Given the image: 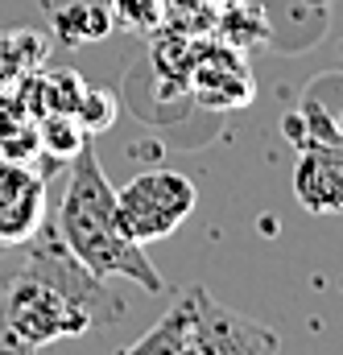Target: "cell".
Listing matches in <instances>:
<instances>
[{"label":"cell","mask_w":343,"mask_h":355,"mask_svg":"<svg viewBox=\"0 0 343 355\" xmlns=\"http://www.w3.org/2000/svg\"><path fill=\"white\" fill-rule=\"evenodd\" d=\"M298 112L306 120V145H343V75H319L302 91Z\"/></svg>","instance_id":"obj_7"},{"label":"cell","mask_w":343,"mask_h":355,"mask_svg":"<svg viewBox=\"0 0 343 355\" xmlns=\"http://www.w3.org/2000/svg\"><path fill=\"white\" fill-rule=\"evenodd\" d=\"M75 120L83 124V132H103V128H112V120H116V99H112L108 91L83 87L79 103H75Z\"/></svg>","instance_id":"obj_12"},{"label":"cell","mask_w":343,"mask_h":355,"mask_svg":"<svg viewBox=\"0 0 343 355\" xmlns=\"http://www.w3.org/2000/svg\"><path fill=\"white\" fill-rule=\"evenodd\" d=\"M194 202H199L194 182L186 174H174V170H145V174L133 178L128 186L116 190L120 227L137 244H153V240L174 236L190 219Z\"/></svg>","instance_id":"obj_3"},{"label":"cell","mask_w":343,"mask_h":355,"mask_svg":"<svg viewBox=\"0 0 343 355\" xmlns=\"http://www.w3.org/2000/svg\"><path fill=\"white\" fill-rule=\"evenodd\" d=\"M112 29H137L149 33L166 21V0H108Z\"/></svg>","instance_id":"obj_11"},{"label":"cell","mask_w":343,"mask_h":355,"mask_svg":"<svg viewBox=\"0 0 343 355\" xmlns=\"http://www.w3.org/2000/svg\"><path fill=\"white\" fill-rule=\"evenodd\" d=\"M182 355H199V352H194V347H186V352H182Z\"/></svg>","instance_id":"obj_14"},{"label":"cell","mask_w":343,"mask_h":355,"mask_svg":"<svg viewBox=\"0 0 343 355\" xmlns=\"http://www.w3.org/2000/svg\"><path fill=\"white\" fill-rule=\"evenodd\" d=\"M182 297H186V310H190V347L199 355H277L281 352L273 327H265V322L240 314V310H228L203 285H190Z\"/></svg>","instance_id":"obj_4"},{"label":"cell","mask_w":343,"mask_h":355,"mask_svg":"<svg viewBox=\"0 0 343 355\" xmlns=\"http://www.w3.org/2000/svg\"><path fill=\"white\" fill-rule=\"evenodd\" d=\"M54 232L71 248V257L83 268H91L99 281L103 277H124V281L141 285L145 293H162L166 289L162 272L145 257V244H137L120 227L116 190H112V182H108L91 145H83L71 157V178H67V194L58 202Z\"/></svg>","instance_id":"obj_1"},{"label":"cell","mask_w":343,"mask_h":355,"mask_svg":"<svg viewBox=\"0 0 343 355\" xmlns=\"http://www.w3.org/2000/svg\"><path fill=\"white\" fill-rule=\"evenodd\" d=\"M0 355H17V352H0Z\"/></svg>","instance_id":"obj_15"},{"label":"cell","mask_w":343,"mask_h":355,"mask_svg":"<svg viewBox=\"0 0 343 355\" xmlns=\"http://www.w3.org/2000/svg\"><path fill=\"white\" fill-rule=\"evenodd\" d=\"M54 33H58L62 42H75V46L108 37V33H112L108 4H95V0H75V4L58 8V12H54Z\"/></svg>","instance_id":"obj_9"},{"label":"cell","mask_w":343,"mask_h":355,"mask_svg":"<svg viewBox=\"0 0 343 355\" xmlns=\"http://www.w3.org/2000/svg\"><path fill=\"white\" fill-rule=\"evenodd\" d=\"M46 186L21 162L0 157V244H25L42 232Z\"/></svg>","instance_id":"obj_5"},{"label":"cell","mask_w":343,"mask_h":355,"mask_svg":"<svg viewBox=\"0 0 343 355\" xmlns=\"http://www.w3.org/2000/svg\"><path fill=\"white\" fill-rule=\"evenodd\" d=\"M186 347H190V310H186V297H178L170 314L158 318V327H149L120 355H182Z\"/></svg>","instance_id":"obj_8"},{"label":"cell","mask_w":343,"mask_h":355,"mask_svg":"<svg viewBox=\"0 0 343 355\" xmlns=\"http://www.w3.org/2000/svg\"><path fill=\"white\" fill-rule=\"evenodd\" d=\"M37 141H42V149L54 153V157H75V153L87 145V132H83V124H79L75 116H67V112H50L46 124L37 128Z\"/></svg>","instance_id":"obj_10"},{"label":"cell","mask_w":343,"mask_h":355,"mask_svg":"<svg viewBox=\"0 0 343 355\" xmlns=\"http://www.w3.org/2000/svg\"><path fill=\"white\" fill-rule=\"evenodd\" d=\"M294 198L310 215H343V145H306L298 153Z\"/></svg>","instance_id":"obj_6"},{"label":"cell","mask_w":343,"mask_h":355,"mask_svg":"<svg viewBox=\"0 0 343 355\" xmlns=\"http://www.w3.org/2000/svg\"><path fill=\"white\" fill-rule=\"evenodd\" d=\"M281 132L302 149V145H306V120H302V112H290V116H285V124H281Z\"/></svg>","instance_id":"obj_13"},{"label":"cell","mask_w":343,"mask_h":355,"mask_svg":"<svg viewBox=\"0 0 343 355\" xmlns=\"http://www.w3.org/2000/svg\"><path fill=\"white\" fill-rule=\"evenodd\" d=\"M95 318L71 302L58 285L25 265L0 289V352L33 355L58 339L83 335Z\"/></svg>","instance_id":"obj_2"}]
</instances>
